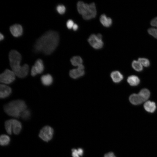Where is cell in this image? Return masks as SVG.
I'll return each mask as SVG.
<instances>
[{"instance_id": "cell-19", "label": "cell", "mask_w": 157, "mask_h": 157, "mask_svg": "<svg viewBox=\"0 0 157 157\" xmlns=\"http://www.w3.org/2000/svg\"><path fill=\"white\" fill-rule=\"evenodd\" d=\"M138 94L144 102L146 101L149 98L150 93L148 89L143 88L140 90Z\"/></svg>"}, {"instance_id": "cell-16", "label": "cell", "mask_w": 157, "mask_h": 157, "mask_svg": "<svg viewBox=\"0 0 157 157\" xmlns=\"http://www.w3.org/2000/svg\"><path fill=\"white\" fill-rule=\"evenodd\" d=\"M100 21L105 27H109L112 24V20L111 18L107 17L105 14H102L100 17Z\"/></svg>"}, {"instance_id": "cell-25", "label": "cell", "mask_w": 157, "mask_h": 157, "mask_svg": "<svg viewBox=\"0 0 157 157\" xmlns=\"http://www.w3.org/2000/svg\"><path fill=\"white\" fill-rule=\"evenodd\" d=\"M30 115V111L26 109L21 113L20 116L23 119L27 120L29 118Z\"/></svg>"}, {"instance_id": "cell-6", "label": "cell", "mask_w": 157, "mask_h": 157, "mask_svg": "<svg viewBox=\"0 0 157 157\" xmlns=\"http://www.w3.org/2000/svg\"><path fill=\"white\" fill-rule=\"evenodd\" d=\"M54 133V130L51 126H46L40 130L39 136L44 141L48 142L52 138Z\"/></svg>"}, {"instance_id": "cell-11", "label": "cell", "mask_w": 157, "mask_h": 157, "mask_svg": "<svg viewBox=\"0 0 157 157\" xmlns=\"http://www.w3.org/2000/svg\"><path fill=\"white\" fill-rule=\"evenodd\" d=\"M10 30L12 35L16 37L21 36L23 33L22 27L18 24H15L11 26Z\"/></svg>"}, {"instance_id": "cell-3", "label": "cell", "mask_w": 157, "mask_h": 157, "mask_svg": "<svg viewBox=\"0 0 157 157\" xmlns=\"http://www.w3.org/2000/svg\"><path fill=\"white\" fill-rule=\"evenodd\" d=\"M26 109L25 102L21 100L11 101L4 106V111L7 114L15 118L20 117L21 113Z\"/></svg>"}, {"instance_id": "cell-18", "label": "cell", "mask_w": 157, "mask_h": 157, "mask_svg": "<svg viewBox=\"0 0 157 157\" xmlns=\"http://www.w3.org/2000/svg\"><path fill=\"white\" fill-rule=\"evenodd\" d=\"M127 82L132 86H136L138 85L140 83V79L137 76L132 75L129 76L127 78Z\"/></svg>"}, {"instance_id": "cell-10", "label": "cell", "mask_w": 157, "mask_h": 157, "mask_svg": "<svg viewBox=\"0 0 157 157\" xmlns=\"http://www.w3.org/2000/svg\"><path fill=\"white\" fill-rule=\"evenodd\" d=\"M84 67L83 64L78 67L77 68L70 70L69 75L72 78L76 79L83 76L85 73Z\"/></svg>"}, {"instance_id": "cell-12", "label": "cell", "mask_w": 157, "mask_h": 157, "mask_svg": "<svg viewBox=\"0 0 157 157\" xmlns=\"http://www.w3.org/2000/svg\"><path fill=\"white\" fill-rule=\"evenodd\" d=\"M12 92L11 88L4 84H1L0 85V97L4 98L11 94Z\"/></svg>"}, {"instance_id": "cell-30", "label": "cell", "mask_w": 157, "mask_h": 157, "mask_svg": "<svg viewBox=\"0 0 157 157\" xmlns=\"http://www.w3.org/2000/svg\"><path fill=\"white\" fill-rule=\"evenodd\" d=\"M104 157H116L113 153L112 152H109L105 154Z\"/></svg>"}, {"instance_id": "cell-29", "label": "cell", "mask_w": 157, "mask_h": 157, "mask_svg": "<svg viewBox=\"0 0 157 157\" xmlns=\"http://www.w3.org/2000/svg\"><path fill=\"white\" fill-rule=\"evenodd\" d=\"M151 25L157 28V17L153 19L151 21Z\"/></svg>"}, {"instance_id": "cell-31", "label": "cell", "mask_w": 157, "mask_h": 157, "mask_svg": "<svg viewBox=\"0 0 157 157\" xmlns=\"http://www.w3.org/2000/svg\"><path fill=\"white\" fill-rule=\"evenodd\" d=\"M78 28V25L76 24H74L72 27V28L74 31H76L77 30Z\"/></svg>"}, {"instance_id": "cell-33", "label": "cell", "mask_w": 157, "mask_h": 157, "mask_svg": "<svg viewBox=\"0 0 157 157\" xmlns=\"http://www.w3.org/2000/svg\"><path fill=\"white\" fill-rule=\"evenodd\" d=\"M97 37L99 39H102V35L100 34V33H98L96 35Z\"/></svg>"}, {"instance_id": "cell-22", "label": "cell", "mask_w": 157, "mask_h": 157, "mask_svg": "<svg viewBox=\"0 0 157 157\" xmlns=\"http://www.w3.org/2000/svg\"><path fill=\"white\" fill-rule=\"evenodd\" d=\"M131 65L133 69L137 71L140 72L143 69V66L138 60H134Z\"/></svg>"}, {"instance_id": "cell-4", "label": "cell", "mask_w": 157, "mask_h": 157, "mask_svg": "<svg viewBox=\"0 0 157 157\" xmlns=\"http://www.w3.org/2000/svg\"><path fill=\"white\" fill-rule=\"evenodd\" d=\"M77 8L79 13L85 20L94 18L97 15L96 7L94 2L88 4L79 1L77 3Z\"/></svg>"}, {"instance_id": "cell-13", "label": "cell", "mask_w": 157, "mask_h": 157, "mask_svg": "<svg viewBox=\"0 0 157 157\" xmlns=\"http://www.w3.org/2000/svg\"><path fill=\"white\" fill-rule=\"evenodd\" d=\"M145 110L149 113H153L156 110V103L154 101H147L144 104Z\"/></svg>"}, {"instance_id": "cell-9", "label": "cell", "mask_w": 157, "mask_h": 157, "mask_svg": "<svg viewBox=\"0 0 157 157\" xmlns=\"http://www.w3.org/2000/svg\"><path fill=\"white\" fill-rule=\"evenodd\" d=\"M44 67L43 61L40 59H37L34 65L32 67L31 70V74L35 76L38 74L41 73L44 70Z\"/></svg>"}, {"instance_id": "cell-5", "label": "cell", "mask_w": 157, "mask_h": 157, "mask_svg": "<svg viewBox=\"0 0 157 157\" xmlns=\"http://www.w3.org/2000/svg\"><path fill=\"white\" fill-rule=\"evenodd\" d=\"M5 127L6 132L10 135L13 132L15 134H18L22 128L21 122L15 119L6 120L5 123Z\"/></svg>"}, {"instance_id": "cell-24", "label": "cell", "mask_w": 157, "mask_h": 157, "mask_svg": "<svg viewBox=\"0 0 157 157\" xmlns=\"http://www.w3.org/2000/svg\"><path fill=\"white\" fill-rule=\"evenodd\" d=\"M138 61L145 67H149L150 64V62L148 59L145 58H139Z\"/></svg>"}, {"instance_id": "cell-32", "label": "cell", "mask_w": 157, "mask_h": 157, "mask_svg": "<svg viewBox=\"0 0 157 157\" xmlns=\"http://www.w3.org/2000/svg\"><path fill=\"white\" fill-rule=\"evenodd\" d=\"M4 38V36L1 33H0V40H3Z\"/></svg>"}, {"instance_id": "cell-23", "label": "cell", "mask_w": 157, "mask_h": 157, "mask_svg": "<svg viewBox=\"0 0 157 157\" xmlns=\"http://www.w3.org/2000/svg\"><path fill=\"white\" fill-rule=\"evenodd\" d=\"M83 154V151L81 148H79L78 149H72V156L73 157H80L82 156Z\"/></svg>"}, {"instance_id": "cell-28", "label": "cell", "mask_w": 157, "mask_h": 157, "mask_svg": "<svg viewBox=\"0 0 157 157\" xmlns=\"http://www.w3.org/2000/svg\"><path fill=\"white\" fill-rule=\"evenodd\" d=\"M74 24L73 21L72 19H70L67 21L66 23V26L68 28L71 29L72 28V27Z\"/></svg>"}, {"instance_id": "cell-15", "label": "cell", "mask_w": 157, "mask_h": 157, "mask_svg": "<svg viewBox=\"0 0 157 157\" xmlns=\"http://www.w3.org/2000/svg\"><path fill=\"white\" fill-rule=\"evenodd\" d=\"M110 75L113 81L115 83L120 82L123 78V75L118 71L112 72Z\"/></svg>"}, {"instance_id": "cell-17", "label": "cell", "mask_w": 157, "mask_h": 157, "mask_svg": "<svg viewBox=\"0 0 157 157\" xmlns=\"http://www.w3.org/2000/svg\"><path fill=\"white\" fill-rule=\"evenodd\" d=\"M41 80L44 85L49 86L52 83L53 79L52 76L48 74L42 76L41 78Z\"/></svg>"}, {"instance_id": "cell-2", "label": "cell", "mask_w": 157, "mask_h": 157, "mask_svg": "<svg viewBox=\"0 0 157 157\" xmlns=\"http://www.w3.org/2000/svg\"><path fill=\"white\" fill-rule=\"evenodd\" d=\"M22 58L21 55L16 50H12L10 52L9 59L12 70L15 73L16 76L22 78L27 75L29 68L28 65L27 64L20 65Z\"/></svg>"}, {"instance_id": "cell-7", "label": "cell", "mask_w": 157, "mask_h": 157, "mask_svg": "<svg viewBox=\"0 0 157 157\" xmlns=\"http://www.w3.org/2000/svg\"><path fill=\"white\" fill-rule=\"evenodd\" d=\"M16 76L12 71L7 69L0 75V81L3 84H10L15 79Z\"/></svg>"}, {"instance_id": "cell-26", "label": "cell", "mask_w": 157, "mask_h": 157, "mask_svg": "<svg viewBox=\"0 0 157 157\" xmlns=\"http://www.w3.org/2000/svg\"><path fill=\"white\" fill-rule=\"evenodd\" d=\"M56 10L59 14H63L65 12L66 8L63 5H59L56 7Z\"/></svg>"}, {"instance_id": "cell-1", "label": "cell", "mask_w": 157, "mask_h": 157, "mask_svg": "<svg viewBox=\"0 0 157 157\" xmlns=\"http://www.w3.org/2000/svg\"><path fill=\"white\" fill-rule=\"evenodd\" d=\"M59 36L56 31L50 30L39 38L36 41L34 49L37 52H42L46 55L52 53L57 47Z\"/></svg>"}, {"instance_id": "cell-20", "label": "cell", "mask_w": 157, "mask_h": 157, "mask_svg": "<svg viewBox=\"0 0 157 157\" xmlns=\"http://www.w3.org/2000/svg\"><path fill=\"white\" fill-rule=\"evenodd\" d=\"M83 60L79 56H75L73 57L70 59V62L72 65L75 66H78L82 64Z\"/></svg>"}, {"instance_id": "cell-21", "label": "cell", "mask_w": 157, "mask_h": 157, "mask_svg": "<svg viewBox=\"0 0 157 157\" xmlns=\"http://www.w3.org/2000/svg\"><path fill=\"white\" fill-rule=\"evenodd\" d=\"M10 139L9 136L5 134H2L0 137V144L2 146H6L9 144Z\"/></svg>"}, {"instance_id": "cell-14", "label": "cell", "mask_w": 157, "mask_h": 157, "mask_svg": "<svg viewBox=\"0 0 157 157\" xmlns=\"http://www.w3.org/2000/svg\"><path fill=\"white\" fill-rule=\"evenodd\" d=\"M129 99L130 102L134 105H140L143 102L138 94L136 93H133L131 95Z\"/></svg>"}, {"instance_id": "cell-8", "label": "cell", "mask_w": 157, "mask_h": 157, "mask_svg": "<svg viewBox=\"0 0 157 157\" xmlns=\"http://www.w3.org/2000/svg\"><path fill=\"white\" fill-rule=\"evenodd\" d=\"M88 41L91 46L96 49L101 48L104 45L102 40L99 38L97 35L94 34L90 35L88 39Z\"/></svg>"}, {"instance_id": "cell-27", "label": "cell", "mask_w": 157, "mask_h": 157, "mask_svg": "<svg viewBox=\"0 0 157 157\" xmlns=\"http://www.w3.org/2000/svg\"><path fill=\"white\" fill-rule=\"evenodd\" d=\"M148 32L149 34L157 39V28H150L148 30Z\"/></svg>"}]
</instances>
